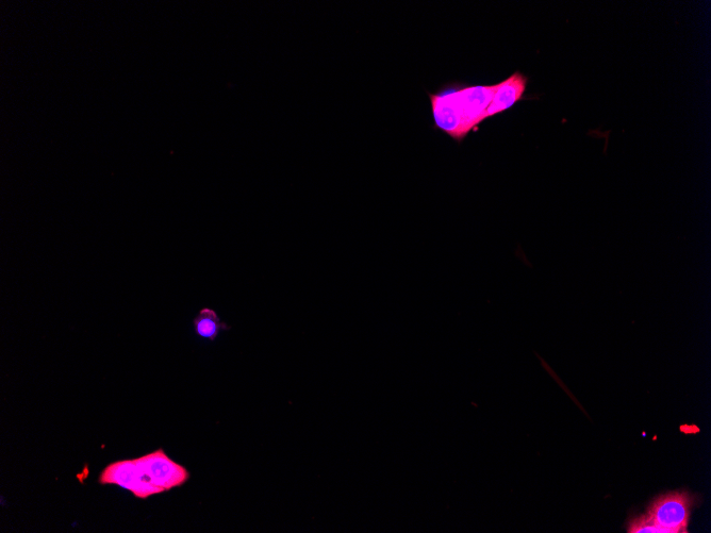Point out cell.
I'll use <instances>...</instances> for the list:
<instances>
[{
  "label": "cell",
  "instance_id": "1",
  "mask_svg": "<svg viewBox=\"0 0 711 533\" xmlns=\"http://www.w3.org/2000/svg\"><path fill=\"white\" fill-rule=\"evenodd\" d=\"M496 86L449 85L437 94H429L436 127L456 142L464 141L484 121Z\"/></svg>",
  "mask_w": 711,
  "mask_h": 533
},
{
  "label": "cell",
  "instance_id": "2",
  "mask_svg": "<svg viewBox=\"0 0 711 533\" xmlns=\"http://www.w3.org/2000/svg\"><path fill=\"white\" fill-rule=\"evenodd\" d=\"M135 460L141 479L152 483L161 493L184 486L190 478L185 466L172 460L162 449Z\"/></svg>",
  "mask_w": 711,
  "mask_h": 533
},
{
  "label": "cell",
  "instance_id": "3",
  "mask_svg": "<svg viewBox=\"0 0 711 533\" xmlns=\"http://www.w3.org/2000/svg\"><path fill=\"white\" fill-rule=\"evenodd\" d=\"M691 506L688 493H669L657 499L649 514L664 533H686Z\"/></svg>",
  "mask_w": 711,
  "mask_h": 533
},
{
  "label": "cell",
  "instance_id": "4",
  "mask_svg": "<svg viewBox=\"0 0 711 533\" xmlns=\"http://www.w3.org/2000/svg\"><path fill=\"white\" fill-rule=\"evenodd\" d=\"M99 483L119 486L141 499L161 493L152 483L141 479L136 460L111 463L99 477Z\"/></svg>",
  "mask_w": 711,
  "mask_h": 533
},
{
  "label": "cell",
  "instance_id": "5",
  "mask_svg": "<svg viewBox=\"0 0 711 533\" xmlns=\"http://www.w3.org/2000/svg\"><path fill=\"white\" fill-rule=\"evenodd\" d=\"M527 83V77L519 72L499 83L485 112L484 121L505 112L520 102L525 94Z\"/></svg>",
  "mask_w": 711,
  "mask_h": 533
},
{
  "label": "cell",
  "instance_id": "6",
  "mask_svg": "<svg viewBox=\"0 0 711 533\" xmlns=\"http://www.w3.org/2000/svg\"><path fill=\"white\" fill-rule=\"evenodd\" d=\"M195 335L213 343L222 332L231 329L229 325L221 321L219 314L211 308H203L193 320Z\"/></svg>",
  "mask_w": 711,
  "mask_h": 533
},
{
  "label": "cell",
  "instance_id": "7",
  "mask_svg": "<svg viewBox=\"0 0 711 533\" xmlns=\"http://www.w3.org/2000/svg\"><path fill=\"white\" fill-rule=\"evenodd\" d=\"M630 533H664L655 522L652 520L650 514L641 516V518L636 519L631 522L630 528H628Z\"/></svg>",
  "mask_w": 711,
  "mask_h": 533
}]
</instances>
